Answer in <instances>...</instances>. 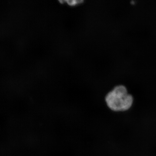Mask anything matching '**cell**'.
Returning a JSON list of instances; mask_svg holds the SVG:
<instances>
[{
  "mask_svg": "<svg viewBox=\"0 0 156 156\" xmlns=\"http://www.w3.org/2000/svg\"><path fill=\"white\" fill-rule=\"evenodd\" d=\"M107 105L113 112H124L131 108L133 103V98L128 93L125 86L115 87L105 97Z\"/></svg>",
  "mask_w": 156,
  "mask_h": 156,
  "instance_id": "obj_1",
  "label": "cell"
},
{
  "mask_svg": "<svg viewBox=\"0 0 156 156\" xmlns=\"http://www.w3.org/2000/svg\"><path fill=\"white\" fill-rule=\"evenodd\" d=\"M81 1H66V2L70 5H76L77 3L80 2Z\"/></svg>",
  "mask_w": 156,
  "mask_h": 156,
  "instance_id": "obj_2",
  "label": "cell"
}]
</instances>
